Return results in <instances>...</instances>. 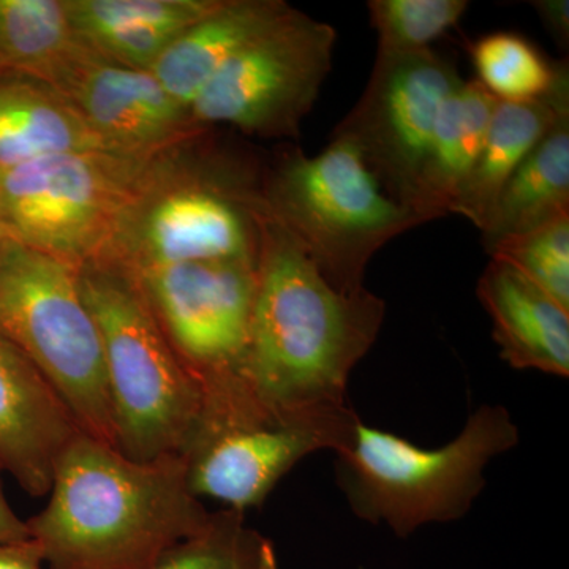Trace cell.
<instances>
[{"label":"cell","instance_id":"6da1fadb","mask_svg":"<svg viewBox=\"0 0 569 569\" xmlns=\"http://www.w3.org/2000/svg\"><path fill=\"white\" fill-rule=\"evenodd\" d=\"M246 385L277 417L346 411L348 380L376 343L387 302L340 293L261 201Z\"/></svg>","mask_w":569,"mask_h":569},{"label":"cell","instance_id":"7a4b0ae2","mask_svg":"<svg viewBox=\"0 0 569 569\" xmlns=\"http://www.w3.org/2000/svg\"><path fill=\"white\" fill-rule=\"evenodd\" d=\"M48 493L26 520L48 569H144L212 519L181 456L141 462L82 432L56 462Z\"/></svg>","mask_w":569,"mask_h":569},{"label":"cell","instance_id":"3957f363","mask_svg":"<svg viewBox=\"0 0 569 569\" xmlns=\"http://www.w3.org/2000/svg\"><path fill=\"white\" fill-rule=\"evenodd\" d=\"M78 269L102 335L116 447L141 462L182 458L203 415V389L176 353L130 269L112 261Z\"/></svg>","mask_w":569,"mask_h":569},{"label":"cell","instance_id":"277c9868","mask_svg":"<svg viewBox=\"0 0 569 569\" xmlns=\"http://www.w3.org/2000/svg\"><path fill=\"white\" fill-rule=\"evenodd\" d=\"M518 443V426L501 406L479 407L455 440L433 449L359 419L350 445L337 452V482L359 519L408 537L463 518L485 489L490 460Z\"/></svg>","mask_w":569,"mask_h":569},{"label":"cell","instance_id":"5b68a950","mask_svg":"<svg viewBox=\"0 0 569 569\" xmlns=\"http://www.w3.org/2000/svg\"><path fill=\"white\" fill-rule=\"evenodd\" d=\"M261 200L340 293L366 290L367 264L391 239L422 224L378 182L350 141L332 134L318 156L284 152Z\"/></svg>","mask_w":569,"mask_h":569},{"label":"cell","instance_id":"8992f818","mask_svg":"<svg viewBox=\"0 0 569 569\" xmlns=\"http://www.w3.org/2000/svg\"><path fill=\"white\" fill-rule=\"evenodd\" d=\"M0 332L39 370L82 433L118 448L102 335L78 266L3 236Z\"/></svg>","mask_w":569,"mask_h":569},{"label":"cell","instance_id":"52a82bcc","mask_svg":"<svg viewBox=\"0 0 569 569\" xmlns=\"http://www.w3.org/2000/svg\"><path fill=\"white\" fill-rule=\"evenodd\" d=\"M167 153L70 152L0 171L2 233L78 268L100 260Z\"/></svg>","mask_w":569,"mask_h":569},{"label":"cell","instance_id":"ba28073f","mask_svg":"<svg viewBox=\"0 0 569 569\" xmlns=\"http://www.w3.org/2000/svg\"><path fill=\"white\" fill-rule=\"evenodd\" d=\"M359 419L351 407L318 417H277L247 387L204 397L200 425L182 455L187 482L200 500L211 498L244 515L260 508L307 456L346 449Z\"/></svg>","mask_w":569,"mask_h":569},{"label":"cell","instance_id":"9c48e42d","mask_svg":"<svg viewBox=\"0 0 569 569\" xmlns=\"http://www.w3.org/2000/svg\"><path fill=\"white\" fill-rule=\"evenodd\" d=\"M261 190L231 176L178 178L170 164L123 217L103 258L130 271L198 261L257 260Z\"/></svg>","mask_w":569,"mask_h":569},{"label":"cell","instance_id":"30bf717a","mask_svg":"<svg viewBox=\"0 0 569 569\" xmlns=\"http://www.w3.org/2000/svg\"><path fill=\"white\" fill-rule=\"evenodd\" d=\"M332 26L291 9L236 52L190 104L200 127L298 138L332 67Z\"/></svg>","mask_w":569,"mask_h":569},{"label":"cell","instance_id":"8fae6325","mask_svg":"<svg viewBox=\"0 0 569 569\" xmlns=\"http://www.w3.org/2000/svg\"><path fill=\"white\" fill-rule=\"evenodd\" d=\"M257 260L198 261L132 271L204 397L246 385Z\"/></svg>","mask_w":569,"mask_h":569},{"label":"cell","instance_id":"7c38bea8","mask_svg":"<svg viewBox=\"0 0 569 569\" xmlns=\"http://www.w3.org/2000/svg\"><path fill=\"white\" fill-rule=\"evenodd\" d=\"M460 81L456 62L433 48L377 54L365 92L332 132L350 141L385 192L413 213L438 112Z\"/></svg>","mask_w":569,"mask_h":569},{"label":"cell","instance_id":"4fadbf2b","mask_svg":"<svg viewBox=\"0 0 569 569\" xmlns=\"http://www.w3.org/2000/svg\"><path fill=\"white\" fill-rule=\"evenodd\" d=\"M47 82L114 151L157 156L204 129L151 71L111 61L82 41Z\"/></svg>","mask_w":569,"mask_h":569},{"label":"cell","instance_id":"5bb4252c","mask_svg":"<svg viewBox=\"0 0 569 569\" xmlns=\"http://www.w3.org/2000/svg\"><path fill=\"white\" fill-rule=\"evenodd\" d=\"M78 433L48 381L0 332V470L24 492L47 496L56 462Z\"/></svg>","mask_w":569,"mask_h":569},{"label":"cell","instance_id":"9a60e30c","mask_svg":"<svg viewBox=\"0 0 569 569\" xmlns=\"http://www.w3.org/2000/svg\"><path fill=\"white\" fill-rule=\"evenodd\" d=\"M477 295L505 362L519 370L569 376V310L518 269L490 260Z\"/></svg>","mask_w":569,"mask_h":569},{"label":"cell","instance_id":"2e32d148","mask_svg":"<svg viewBox=\"0 0 569 569\" xmlns=\"http://www.w3.org/2000/svg\"><path fill=\"white\" fill-rule=\"evenodd\" d=\"M291 9L283 0H222L212 13L179 33L149 71L190 110L224 63Z\"/></svg>","mask_w":569,"mask_h":569},{"label":"cell","instance_id":"e0dca14e","mask_svg":"<svg viewBox=\"0 0 569 569\" xmlns=\"http://www.w3.org/2000/svg\"><path fill=\"white\" fill-rule=\"evenodd\" d=\"M569 110L568 61L561 63L552 89L531 102H500L490 119L485 146L451 213H459L481 230L498 194L523 160L542 140L561 112Z\"/></svg>","mask_w":569,"mask_h":569},{"label":"cell","instance_id":"ac0fdd59","mask_svg":"<svg viewBox=\"0 0 569 569\" xmlns=\"http://www.w3.org/2000/svg\"><path fill=\"white\" fill-rule=\"evenodd\" d=\"M84 151L114 149L48 82L24 74L0 77V171Z\"/></svg>","mask_w":569,"mask_h":569},{"label":"cell","instance_id":"d6986e66","mask_svg":"<svg viewBox=\"0 0 569 569\" xmlns=\"http://www.w3.org/2000/svg\"><path fill=\"white\" fill-rule=\"evenodd\" d=\"M498 100L478 80H462L438 112L421 179L417 213L425 223L451 213L488 134Z\"/></svg>","mask_w":569,"mask_h":569},{"label":"cell","instance_id":"ffe728a7","mask_svg":"<svg viewBox=\"0 0 569 569\" xmlns=\"http://www.w3.org/2000/svg\"><path fill=\"white\" fill-rule=\"evenodd\" d=\"M563 213H569V110L561 112L498 194L481 228L486 252Z\"/></svg>","mask_w":569,"mask_h":569},{"label":"cell","instance_id":"44dd1931","mask_svg":"<svg viewBox=\"0 0 569 569\" xmlns=\"http://www.w3.org/2000/svg\"><path fill=\"white\" fill-rule=\"evenodd\" d=\"M80 41L66 0H0V77L47 82Z\"/></svg>","mask_w":569,"mask_h":569},{"label":"cell","instance_id":"7402d4cb","mask_svg":"<svg viewBox=\"0 0 569 569\" xmlns=\"http://www.w3.org/2000/svg\"><path fill=\"white\" fill-rule=\"evenodd\" d=\"M144 569H279L268 538L249 529L241 512L212 515L201 533L179 542Z\"/></svg>","mask_w":569,"mask_h":569},{"label":"cell","instance_id":"603a6c76","mask_svg":"<svg viewBox=\"0 0 569 569\" xmlns=\"http://www.w3.org/2000/svg\"><path fill=\"white\" fill-rule=\"evenodd\" d=\"M478 81L500 102H531L552 89L561 63L545 54L515 32L482 37L471 47Z\"/></svg>","mask_w":569,"mask_h":569},{"label":"cell","instance_id":"cb8c5ba5","mask_svg":"<svg viewBox=\"0 0 569 569\" xmlns=\"http://www.w3.org/2000/svg\"><path fill=\"white\" fill-rule=\"evenodd\" d=\"M222 0H66L70 24L78 40L116 29L157 28L182 32Z\"/></svg>","mask_w":569,"mask_h":569},{"label":"cell","instance_id":"d4e9b609","mask_svg":"<svg viewBox=\"0 0 569 569\" xmlns=\"http://www.w3.org/2000/svg\"><path fill=\"white\" fill-rule=\"evenodd\" d=\"M367 6L378 33L377 54L383 56L430 50L468 9L466 0H370Z\"/></svg>","mask_w":569,"mask_h":569},{"label":"cell","instance_id":"484cf974","mask_svg":"<svg viewBox=\"0 0 569 569\" xmlns=\"http://www.w3.org/2000/svg\"><path fill=\"white\" fill-rule=\"evenodd\" d=\"M489 254L518 269L569 310V213L501 242Z\"/></svg>","mask_w":569,"mask_h":569},{"label":"cell","instance_id":"4316f807","mask_svg":"<svg viewBox=\"0 0 569 569\" xmlns=\"http://www.w3.org/2000/svg\"><path fill=\"white\" fill-rule=\"evenodd\" d=\"M539 18L545 22L550 36L556 39L560 47H568L569 43V2L568 0H538L531 2Z\"/></svg>","mask_w":569,"mask_h":569},{"label":"cell","instance_id":"83f0119b","mask_svg":"<svg viewBox=\"0 0 569 569\" xmlns=\"http://www.w3.org/2000/svg\"><path fill=\"white\" fill-rule=\"evenodd\" d=\"M43 557L33 539L0 542V569H43Z\"/></svg>","mask_w":569,"mask_h":569},{"label":"cell","instance_id":"f1b7e54d","mask_svg":"<svg viewBox=\"0 0 569 569\" xmlns=\"http://www.w3.org/2000/svg\"><path fill=\"white\" fill-rule=\"evenodd\" d=\"M31 539L28 522L11 509L0 485V542H22Z\"/></svg>","mask_w":569,"mask_h":569},{"label":"cell","instance_id":"f546056e","mask_svg":"<svg viewBox=\"0 0 569 569\" xmlns=\"http://www.w3.org/2000/svg\"><path fill=\"white\" fill-rule=\"evenodd\" d=\"M3 234H0V244H2Z\"/></svg>","mask_w":569,"mask_h":569},{"label":"cell","instance_id":"4dcf8cb0","mask_svg":"<svg viewBox=\"0 0 569 569\" xmlns=\"http://www.w3.org/2000/svg\"><path fill=\"white\" fill-rule=\"evenodd\" d=\"M0 234H3V233H2V227H0Z\"/></svg>","mask_w":569,"mask_h":569}]
</instances>
